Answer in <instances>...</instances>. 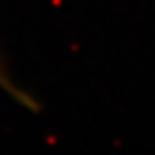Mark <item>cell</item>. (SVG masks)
I'll list each match as a JSON object with an SVG mask.
<instances>
[{
	"mask_svg": "<svg viewBox=\"0 0 155 155\" xmlns=\"http://www.w3.org/2000/svg\"><path fill=\"white\" fill-rule=\"evenodd\" d=\"M0 88L5 90L7 93L11 95L16 102H19L22 107L31 109V110L36 109V102L33 100V97H29L21 86H17V84L12 81V78H11V74H9V71H7L5 64L2 61V57H0Z\"/></svg>",
	"mask_w": 155,
	"mask_h": 155,
	"instance_id": "obj_1",
	"label": "cell"
}]
</instances>
